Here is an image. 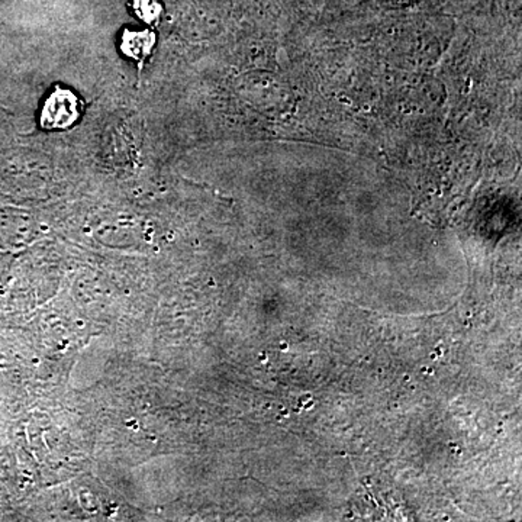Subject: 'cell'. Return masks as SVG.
<instances>
[{
  "instance_id": "cell-2",
  "label": "cell",
  "mask_w": 522,
  "mask_h": 522,
  "mask_svg": "<svg viewBox=\"0 0 522 522\" xmlns=\"http://www.w3.org/2000/svg\"><path fill=\"white\" fill-rule=\"evenodd\" d=\"M156 34L150 29L144 31L125 29L120 37V53L134 60L138 64V68L142 70L145 61L151 56L156 47Z\"/></svg>"
},
{
  "instance_id": "cell-3",
  "label": "cell",
  "mask_w": 522,
  "mask_h": 522,
  "mask_svg": "<svg viewBox=\"0 0 522 522\" xmlns=\"http://www.w3.org/2000/svg\"><path fill=\"white\" fill-rule=\"evenodd\" d=\"M132 9L138 18L150 26H157L162 16V7L159 0H134Z\"/></svg>"
},
{
  "instance_id": "cell-1",
  "label": "cell",
  "mask_w": 522,
  "mask_h": 522,
  "mask_svg": "<svg viewBox=\"0 0 522 522\" xmlns=\"http://www.w3.org/2000/svg\"><path fill=\"white\" fill-rule=\"evenodd\" d=\"M85 112V102L70 89L56 86L44 100L39 125L44 130H68L75 127Z\"/></svg>"
}]
</instances>
